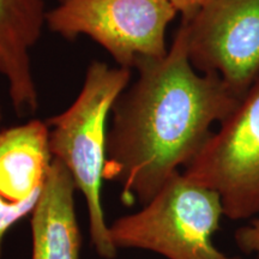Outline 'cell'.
I'll list each match as a JSON object with an SVG mask.
<instances>
[{
    "label": "cell",
    "mask_w": 259,
    "mask_h": 259,
    "mask_svg": "<svg viewBox=\"0 0 259 259\" xmlns=\"http://www.w3.org/2000/svg\"><path fill=\"white\" fill-rule=\"evenodd\" d=\"M107 135L103 178L121 186V202L147 204L179 167L189 166L240 99L215 73L194 69L181 21L167 54L135 66Z\"/></svg>",
    "instance_id": "cell-1"
},
{
    "label": "cell",
    "mask_w": 259,
    "mask_h": 259,
    "mask_svg": "<svg viewBox=\"0 0 259 259\" xmlns=\"http://www.w3.org/2000/svg\"><path fill=\"white\" fill-rule=\"evenodd\" d=\"M76 190L70 170L53 158L44 193L31 213V259H79L82 236L74 210Z\"/></svg>",
    "instance_id": "cell-9"
},
{
    "label": "cell",
    "mask_w": 259,
    "mask_h": 259,
    "mask_svg": "<svg viewBox=\"0 0 259 259\" xmlns=\"http://www.w3.org/2000/svg\"><path fill=\"white\" fill-rule=\"evenodd\" d=\"M234 238L238 247L244 253L253 254L259 259V220L236 229Z\"/></svg>",
    "instance_id": "cell-10"
},
{
    "label": "cell",
    "mask_w": 259,
    "mask_h": 259,
    "mask_svg": "<svg viewBox=\"0 0 259 259\" xmlns=\"http://www.w3.org/2000/svg\"><path fill=\"white\" fill-rule=\"evenodd\" d=\"M183 18H190L196 14L204 0H168Z\"/></svg>",
    "instance_id": "cell-11"
},
{
    "label": "cell",
    "mask_w": 259,
    "mask_h": 259,
    "mask_svg": "<svg viewBox=\"0 0 259 259\" xmlns=\"http://www.w3.org/2000/svg\"><path fill=\"white\" fill-rule=\"evenodd\" d=\"M222 216L219 194L178 171L143 209L115 220L109 236L118 250L139 248L168 259H241L213 245Z\"/></svg>",
    "instance_id": "cell-3"
},
{
    "label": "cell",
    "mask_w": 259,
    "mask_h": 259,
    "mask_svg": "<svg viewBox=\"0 0 259 259\" xmlns=\"http://www.w3.org/2000/svg\"><path fill=\"white\" fill-rule=\"evenodd\" d=\"M181 21L194 69L218 74L241 100L259 77V0H204Z\"/></svg>",
    "instance_id": "cell-6"
},
{
    "label": "cell",
    "mask_w": 259,
    "mask_h": 259,
    "mask_svg": "<svg viewBox=\"0 0 259 259\" xmlns=\"http://www.w3.org/2000/svg\"><path fill=\"white\" fill-rule=\"evenodd\" d=\"M45 0H0V76L18 115L37 111L31 53L46 25Z\"/></svg>",
    "instance_id": "cell-8"
},
{
    "label": "cell",
    "mask_w": 259,
    "mask_h": 259,
    "mask_svg": "<svg viewBox=\"0 0 259 259\" xmlns=\"http://www.w3.org/2000/svg\"><path fill=\"white\" fill-rule=\"evenodd\" d=\"M183 174L219 194L226 218L259 213V77Z\"/></svg>",
    "instance_id": "cell-5"
},
{
    "label": "cell",
    "mask_w": 259,
    "mask_h": 259,
    "mask_svg": "<svg viewBox=\"0 0 259 259\" xmlns=\"http://www.w3.org/2000/svg\"><path fill=\"white\" fill-rule=\"evenodd\" d=\"M178 14L168 0H57L46 25L66 40L92 38L118 66L131 70L166 56V31Z\"/></svg>",
    "instance_id": "cell-4"
},
{
    "label": "cell",
    "mask_w": 259,
    "mask_h": 259,
    "mask_svg": "<svg viewBox=\"0 0 259 259\" xmlns=\"http://www.w3.org/2000/svg\"><path fill=\"white\" fill-rule=\"evenodd\" d=\"M0 124H2V107H0ZM0 131H2V128H0Z\"/></svg>",
    "instance_id": "cell-12"
},
{
    "label": "cell",
    "mask_w": 259,
    "mask_h": 259,
    "mask_svg": "<svg viewBox=\"0 0 259 259\" xmlns=\"http://www.w3.org/2000/svg\"><path fill=\"white\" fill-rule=\"evenodd\" d=\"M131 70L92 61L78 96L66 111L46 121L50 150L66 166L85 198L92 246L102 259H115L103 211L101 191L107 157V121L119 96L130 85Z\"/></svg>",
    "instance_id": "cell-2"
},
{
    "label": "cell",
    "mask_w": 259,
    "mask_h": 259,
    "mask_svg": "<svg viewBox=\"0 0 259 259\" xmlns=\"http://www.w3.org/2000/svg\"><path fill=\"white\" fill-rule=\"evenodd\" d=\"M52 160L47 122L32 119L0 131V257L8 232L40 202Z\"/></svg>",
    "instance_id": "cell-7"
}]
</instances>
